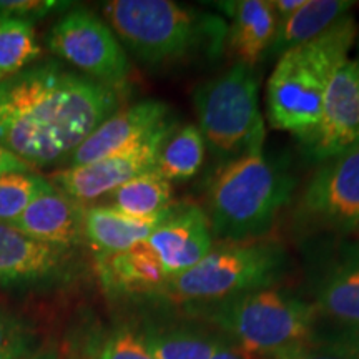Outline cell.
Here are the masks:
<instances>
[{"mask_svg":"<svg viewBox=\"0 0 359 359\" xmlns=\"http://www.w3.org/2000/svg\"><path fill=\"white\" fill-rule=\"evenodd\" d=\"M296 218L304 226L351 231L359 228V145L314 170L299 196Z\"/></svg>","mask_w":359,"mask_h":359,"instance_id":"obj_9","label":"cell"},{"mask_svg":"<svg viewBox=\"0 0 359 359\" xmlns=\"http://www.w3.org/2000/svg\"><path fill=\"white\" fill-rule=\"evenodd\" d=\"M167 275L177 276L198 264L213 250L205 210L195 203L172 205L167 217L147 238Z\"/></svg>","mask_w":359,"mask_h":359,"instance_id":"obj_12","label":"cell"},{"mask_svg":"<svg viewBox=\"0 0 359 359\" xmlns=\"http://www.w3.org/2000/svg\"><path fill=\"white\" fill-rule=\"evenodd\" d=\"M206 316L248 356L273 358L313 339L318 311L290 291L266 286L206 304Z\"/></svg>","mask_w":359,"mask_h":359,"instance_id":"obj_5","label":"cell"},{"mask_svg":"<svg viewBox=\"0 0 359 359\" xmlns=\"http://www.w3.org/2000/svg\"><path fill=\"white\" fill-rule=\"evenodd\" d=\"M296 180L288 167L257 145L226 163L206 190V218L223 243L264 238L293 198Z\"/></svg>","mask_w":359,"mask_h":359,"instance_id":"obj_3","label":"cell"},{"mask_svg":"<svg viewBox=\"0 0 359 359\" xmlns=\"http://www.w3.org/2000/svg\"><path fill=\"white\" fill-rule=\"evenodd\" d=\"M32 333L15 314L0 308V359H22L32 348Z\"/></svg>","mask_w":359,"mask_h":359,"instance_id":"obj_26","label":"cell"},{"mask_svg":"<svg viewBox=\"0 0 359 359\" xmlns=\"http://www.w3.org/2000/svg\"><path fill=\"white\" fill-rule=\"evenodd\" d=\"M354 65H356V79H358V92H359V50H358V57L354 58Z\"/></svg>","mask_w":359,"mask_h":359,"instance_id":"obj_35","label":"cell"},{"mask_svg":"<svg viewBox=\"0 0 359 359\" xmlns=\"http://www.w3.org/2000/svg\"><path fill=\"white\" fill-rule=\"evenodd\" d=\"M98 359H155V356L145 346L140 334L118 330L107 339Z\"/></svg>","mask_w":359,"mask_h":359,"instance_id":"obj_28","label":"cell"},{"mask_svg":"<svg viewBox=\"0 0 359 359\" xmlns=\"http://www.w3.org/2000/svg\"><path fill=\"white\" fill-rule=\"evenodd\" d=\"M212 359H253V356H248V354H245L241 349L233 346V344L223 343V346L215 353Z\"/></svg>","mask_w":359,"mask_h":359,"instance_id":"obj_32","label":"cell"},{"mask_svg":"<svg viewBox=\"0 0 359 359\" xmlns=\"http://www.w3.org/2000/svg\"><path fill=\"white\" fill-rule=\"evenodd\" d=\"M140 338L155 359H212L223 346L212 334L183 327L148 330Z\"/></svg>","mask_w":359,"mask_h":359,"instance_id":"obj_23","label":"cell"},{"mask_svg":"<svg viewBox=\"0 0 359 359\" xmlns=\"http://www.w3.org/2000/svg\"><path fill=\"white\" fill-rule=\"evenodd\" d=\"M30 359H57V356H55V353H52V351H45V353H39V354H35V356H32Z\"/></svg>","mask_w":359,"mask_h":359,"instance_id":"obj_34","label":"cell"},{"mask_svg":"<svg viewBox=\"0 0 359 359\" xmlns=\"http://www.w3.org/2000/svg\"><path fill=\"white\" fill-rule=\"evenodd\" d=\"M67 259V248L42 243L0 223V285H30L50 280Z\"/></svg>","mask_w":359,"mask_h":359,"instance_id":"obj_16","label":"cell"},{"mask_svg":"<svg viewBox=\"0 0 359 359\" xmlns=\"http://www.w3.org/2000/svg\"><path fill=\"white\" fill-rule=\"evenodd\" d=\"M288 262L285 245L275 238L224 243L210 251L198 264L170 278L161 296L173 303L215 304L275 286Z\"/></svg>","mask_w":359,"mask_h":359,"instance_id":"obj_6","label":"cell"},{"mask_svg":"<svg viewBox=\"0 0 359 359\" xmlns=\"http://www.w3.org/2000/svg\"><path fill=\"white\" fill-rule=\"evenodd\" d=\"M109 196L110 208L130 217L147 218L165 212L173 205V187L172 182L154 168L123 183Z\"/></svg>","mask_w":359,"mask_h":359,"instance_id":"obj_22","label":"cell"},{"mask_svg":"<svg viewBox=\"0 0 359 359\" xmlns=\"http://www.w3.org/2000/svg\"><path fill=\"white\" fill-rule=\"evenodd\" d=\"M268 359H359L338 336L331 339H309Z\"/></svg>","mask_w":359,"mask_h":359,"instance_id":"obj_27","label":"cell"},{"mask_svg":"<svg viewBox=\"0 0 359 359\" xmlns=\"http://www.w3.org/2000/svg\"><path fill=\"white\" fill-rule=\"evenodd\" d=\"M118 92L55 62L0 82V145L29 165L67 158L118 109Z\"/></svg>","mask_w":359,"mask_h":359,"instance_id":"obj_1","label":"cell"},{"mask_svg":"<svg viewBox=\"0 0 359 359\" xmlns=\"http://www.w3.org/2000/svg\"><path fill=\"white\" fill-rule=\"evenodd\" d=\"M358 39L353 15H343L325 32L283 53L266 85V116L273 128L303 138L318 123L334 72L349 60Z\"/></svg>","mask_w":359,"mask_h":359,"instance_id":"obj_4","label":"cell"},{"mask_svg":"<svg viewBox=\"0 0 359 359\" xmlns=\"http://www.w3.org/2000/svg\"><path fill=\"white\" fill-rule=\"evenodd\" d=\"M50 182L37 173H7L0 177V223H13L35 196L48 190Z\"/></svg>","mask_w":359,"mask_h":359,"instance_id":"obj_25","label":"cell"},{"mask_svg":"<svg viewBox=\"0 0 359 359\" xmlns=\"http://www.w3.org/2000/svg\"><path fill=\"white\" fill-rule=\"evenodd\" d=\"M103 15L122 47L151 69L213 62L226 43L228 22L173 0H110Z\"/></svg>","mask_w":359,"mask_h":359,"instance_id":"obj_2","label":"cell"},{"mask_svg":"<svg viewBox=\"0 0 359 359\" xmlns=\"http://www.w3.org/2000/svg\"><path fill=\"white\" fill-rule=\"evenodd\" d=\"M30 165L25 163L24 160H20L19 156H15L7 148L0 145V177L7 173H24L29 172Z\"/></svg>","mask_w":359,"mask_h":359,"instance_id":"obj_30","label":"cell"},{"mask_svg":"<svg viewBox=\"0 0 359 359\" xmlns=\"http://www.w3.org/2000/svg\"><path fill=\"white\" fill-rule=\"evenodd\" d=\"M83 205L52 185L35 196L11 224L42 243L70 248L83 238Z\"/></svg>","mask_w":359,"mask_h":359,"instance_id":"obj_15","label":"cell"},{"mask_svg":"<svg viewBox=\"0 0 359 359\" xmlns=\"http://www.w3.org/2000/svg\"><path fill=\"white\" fill-rule=\"evenodd\" d=\"M42 48L34 24L11 17H0V82L25 70L37 60Z\"/></svg>","mask_w":359,"mask_h":359,"instance_id":"obj_24","label":"cell"},{"mask_svg":"<svg viewBox=\"0 0 359 359\" xmlns=\"http://www.w3.org/2000/svg\"><path fill=\"white\" fill-rule=\"evenodd\" d=\"M47 47L95 80L118 92L130 74L125 48L105 20L88 8H72L60 17L47 35Z\"/></svg>","mask_w":359,"mask_h":359,"instance_id":"obj_8","label":"cell"},{"mask_svg":"<svg viewBox=\"0 0 359 359\" xmlns=\"http://www.w3.org/2000/svg\"><path fill=\"white\" fill-rule=\"evenodd\" d=\"M206 151L205 138L195 123L175 125L160 143L155 170L172 183L187 182L203 167Z\"/></svg>","mask_w":359,"mask_h":359,"instance_id":"obj_21","label":"cell"},{"mask_svg":"<svg viewBox=\"0 0 359 359\" xmlns=\"http://www.w3.org/2000/svg\"><path fill=\"white\" fill-rule=\"evenodd\" d=\"M353 6L348 0H306L293 15L278 22L268 57L280 58L283 53L318 37L327 27L349 13Z\"/></svg>","mask_w":359,"mask_h":359,"instance_id":"obj_20","label":"cell"},{"mask_svg":"<svg viewBox=\"0 0 359 359\" xmlns=\"http://www.w3.org/2000/svg\"><path fill=\"white\" fill-rule=\"evenodd\" d=\"M170 208L154 217L138 218L110 206H88L83 210V238H87L97 255L118 253L147 241Z\"/></svg>","mask_w":359,"mask_h":359,"instance_id":"obj_19","label":"cell"},{"mask_svg":"<svg viewBox=\"0 0 359 359\" xmlns=\"http://www.w3.org/2000/svg\"><path fill=\"white\" fill-rule=\"evenodd\" d=\"M313 304L318 314L343 326H359V246L344 248L326 268Z\"/></svg>","mask_w":359,"mask_h":359,"instance_id":"obj_18","label":"cell"},{"mask_svg":"<svg viewBox=\"0 0 359 359\" xmlns=\"http://www.w3.org/2000/svg\"><path fill=\"white\" fill-rule=\"evenodd\" d=\"M299 143L303 155L318 165L359 145V92L351 58L331 77L320 120Z\"/></svg>","mask_w":359,"mask_h":359,"instance_id":"obj_11","label":"cell"},{"mask_svg":"<svg viewBox=\"0 0 359 359\" xmlns=\"http://www.w3.org/2000/svg\"><path fill=\"white\" fill-rule=\"evenodd\" d=\"M338 338L343 341V343H346L349 348L353 349L354 353L359 356V326H354V327H346V330L341 333Z\"/></svg>","mask_w":359,"mask_h":359,"instance_id":"obj_33","label":"cell"},{"mask_svg":"<svg viewBox=\"0 0 359 359\" xmlns=\"http://www.w3.org/2000/svg\"><path fill=\"white\" fill-rule=\"evenodd\" d=\"M175 125L177 123L172 118L143 142L118 154L55 172L50 178L52 185L80 205L110 195L123 183L155 168L160 143Z\"/></svg>","mask_w":359,"mask_h":359,"instance_id":"obj_10","label":"cell"},{"mask_svg":"<svg viewBox=\"0 0 359 359\" xmlns=\"http://www.w3.org/2000/svg\"><path fill=\"white\" fill-rule=\"evenodd\" d=\"M215 7L224 13L228 32L224 50L235 64L255 67L268 57L275 39L278 19L273 2L268 0H231L217 2Z\"/></svg>","mask_w":359,"mask_h":359,"instance_id":"obj_14","label":"cell"},{"mask_svg":"<svg viewBox=\"0 0 359 359\" xmlns=\"http://www.w3.org/2000/svg\"><path fill=\"white\" fill-rule=\"evenodd\" d=\"M196 127L206 150L219 165L264 143L259 110V74L255 67L233 64L193 90Z\"/></svg>","mask_w":359,"mask_h":359,"instance_id":"obj_7","label":"cell"},{"mask_svg":"<svg viewBox=\"0 0 359 359\" xmlns=\"http://www.w3.org/2000/svg\"><path fill=\"white\" fill-rule=\"evenodd\" d=\"M172 120L167 103L143 100L116 111L98 125L69 155V167H80L98 161L145 140Z\"/></svg>","mask_w":359,"mask_h":359,"instance_id":"obj_13","label":"cell"},{"mask_svg":"<svg viewBox=\"0 0 359 359\" xmlns=\"http://www.w3.org/2000/svg\"><path fill=\"white\" fill-rule=\"evenodd\" d=\"M98 276L110 293L161 294L170 276L147 241L118 251L97 255Z\"/></svg>","mask_w":359,"mask_h":359,"instance_id":"obj_17","label":"cell"},{"mask_svg":"<svg viewBox=\"0 0 359 359\" xmlns=\"http://www.w3.org/2000/svg\"><path fill=\"white\" fill-rule=\"evenodd\" d=\"M304 2H306V0H275V2H273V8H275L278 22L288 19V17L293 15V13L298 11Z\"/></svg>","mask_w":359,"mask_h":359,"instance_id":"obj_31","label":"cell"},{"mask_svg":"<svg viewBox=\"0 0 359 359\" xmlns=\"http://www.w3.org/2000/svg\"><path fill=\"white\" fill-rule=\"evenodd\" d=\"M67 6L69 4L55 0H0V17H11L34 24L35 20Z\"/></svg>","mask_w":359,"mask_h":359,"instance_id":"obj_29","label":"cell"}]
</instances>
